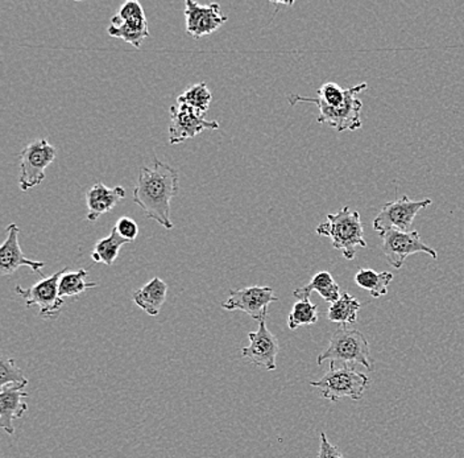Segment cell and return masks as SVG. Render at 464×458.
Segmentation results:
<instances>
[{"mask_svg": "<svg viewBox=\"0 0 464 458\" xmlns=\"http://www.w3.org/2000/svg\"><path fill=\"white\" fill-rule=\"evenodd\" d=\"M380 237L382 239V254L393 268H401L406 258L419 254V252H425L433 259H438V252L422 242L417 230L408 231V233L400 230H388L380 233Z\"/></svg>", "mask_w": 464, "mask_h": 458, "instance_id": "cell-9", "label": "cell"}, {"mask_svg": "<svg viewBox=\"0 0 464 458\" xmlns=\"http://www.w3.org/2000/svg\"><path fill=\"white\" fill-rule=\"evenodd\" d=\"M126 197V190L121 187L107 188L102 182L92 185L86 193V205L89 209L87 219L95 222L102 214L109 213Z\"/></svg>", "mask_w": 464, "mask_h": 458, "instance_id": "cell-15", "label": "cell"}, {"mask_svg": "<svg viewBox=\"0 0 464 458\" xmlns=\"http://www.w3.org/2000/svg\"><path fill=\"white\" fill-rule=\"evenodd\" d=\"M68 267L37 281L31 288H23L22 286H16L14 292L22 296L28 308L31 307H39V316L43 320H54L63 311V298L60 296V279L63 274L68 272Z\"/></svg>", "mask_w": 464, "mask_h": 458, "instance_id": "cell-6", "label": "cell"}, {"mask_svg": "<svg viewBox=\"0 0 464 458\" xmlns=\"http://www.w3.org/2000/svg\"><path fill=\"white\" fill-rule=\"evenodd\" d=\"M249 345L242 350L243 358L266 371L277 367L276 358L280 352L277 337L266 327V321L259 323L256 332L248 333Z\"/></svg>", "mask_w": 464, "mask_h": 458, "instance_id": "cell-12", "label": "cell"}, {"mask_svg": "<svg viewBox=\"0 0 464 458\" xmlns=\"http://www.w3.org/2000/svg\"><path fill=\"white\" fill-rule=\"evenodd\" d=\"M126 239L119 236L116 228H112L111 233L109 237L98 240L95 245L94 250L92 252V259L95 263H103L106 266H112L119 257V251L126 245Z\"/></svg>", "mask_w": 464, "mask_h": 458, "instance_id": "cell-22", "label": "cell"}, {"mask_svg": "<svg viewBox=\"0 0 464 458\" xmlns=\"http://www.w3.org/2000/svg\"><path fill=\"white\" fill-rule=\"evenodd\" d=\"M211 101H213V94L208 90L205 83H197V85L190 86L179 95L177 103L185 104V106L191 107V109L198 110V112L205 114L210 107Z\"/></svg>", "mask_w": 464, "mask_h": 458, "instance_id": "cell-24", "label": "cell"}, {"mask_svg": "<svg viewBox=\"0 0 464 458\" xmlns=\"http://www.w3.org/2000/svg\"><path fill=\"white\" fill-rule=\"evenodd\" d=\"M116 230H118L119 236L126 239L127 242H133L139 236V226L138 223L133 221L130 217H121L115 225Z\"/></svg>", "mask_w": 464, "mask_h": 458, "instance_id": "cell-27", "label": "cell"}, {"mask_svg": "<svg viewBox=\"0 0 464 458\" xmlns=\"http://www.w3.org/2000/svg\"><path fill=\"white\" fill-rule=\"evenodd\" d=\"M5 233H7V238L0 248V272H2L3 277L13 275L20 267H29L32 271L42 275V269L45 266V262L28 259L20 248L19 226L16 223H11L5 229Z\"/></svg>", "mask_w": 464, "mask_h": 458, "instance_id": "cell-14", "label": "cell"}, {"mask_svg": "<svg viewBox=\"0 0 464 458\" xmlns=\"http://www.w3.org/2000/svg\"><path fill=\"white\" fill-rule=\"evenodd\" d=\"M107 32L110 36L124 40L138 49L143 44L144 40L150 37L147 17L129 20H116L115 17H112L111 25Z\"/></svg>", "mask_w": 464, "mask_h": 458, "instance_id": "cell-18", "label": "cell"}, {"mask_svg": "<svg viewBox=\"0 0 464 458\" xmlns=\"http://www.w3.org/2000/svg\"><path fill=\"white\" fill-rule=\"evenodd\" d=\"M431 202L433 201L430 199L414 201L406 196L387 202L382 205V211L373 219V230L379 234L388 230H400L408 233L420 209L430 207Z\"/></svg>", "mask_w": 464, "mask_h": 458, "instance_id": "cell-8", "label": "cell"}, {"mask_svg": "<svg viewBox=\"0 0 464 458\" xmlns=\"http://www.w3.org/2000/svg\"><path fill=\"white\" fill-rule=\"evenodd\" d=\"M87 271L81 268L75 272H66L60 279L61 297H77L90 288H95L97 283H87Z\"/></svg>", "mask_w": 464, "mask_h": 458, "instance_id": "cell-23", "label": "cell"}, {"mask_svg": "<svg viewBox=\"0 0 464 458\" xmlns=\"http://www.w3.org/2000/svg\"><path fill=\"white\" fill-rule=\"evenodd\" d=\"M326 361L362 365L368 370L373 367L370 344L365 336L359 330L343 326L334 333L329 347L318 356V365Z\"/></svg>", "mask_w": 464, "mask_h": 458, "instance_id": "cell-4", "label": "cell"}, {"mask_svg": "<svg viewBox=\"0 0 464 458\" xmlns=\"http://www.w3.org/2000/svg\"><path fill=\"white\" fill-rule=\"evenodd\" d=\"M392 280L393 274L388 271L376 272L373 269L362 268L355 275V283L375 298L388 294V287Z\"/></svg>", "mask_w": 464, "mask_h": 458, "instance_id": "cell-20", "label": "cell"}, {"mask_svg": "<svg viewBox=\"0 0 464 458\" xmlns=\"http://www.w3.org/2000/svg\"><path fill=\"white\" fill-rule=\"evenodd\" d=\"M362 306L355 297L344 292L341 298L336 300L329 307L327 311V318L332 323L341 324L347 326L348 324H355L358 320V312L361 311Z\"/></svg>", "mask_w": 464, "mask_h": 458, "instance_id": "cell-21", "label": "cell"}, {"mask_svg": "<svg viewBox=\"0 0 464 458\" xmlns=\"http://www.w3.org/2000/svg\"><path fill=\"white\" fill-rule=\"evenodd\" d=\"M185 5L187 34L194 39H201L206 34H214L227 22V16L223 14L218 3L202 5L193 0H188Z\"/></svg>", "mask_w": 464, "mask_h": 458, "instance_id": "cell-13", "label": "cell"}, {"mask_svg": "<svg viewBox=\"0 0 464 458\" xmlns=\"http://www.w3.org/2000/svg\"><path fill=\"white\" fill-rule=\"evenodd\" d=\"M318 323V308L309 300H298L288 316V327L295 330L300 326H314Z\"/></svg>", "mask_w": 464, "mask_h": 458, "instance_id": "cell-25", "label": "cell"}, {"mask_svg": "<svg viewBox=\"0 0 464 458\" xmlns=\"http://www.w3.org/2000/svg\"><path fill=\"white\" fill-rule=\"evenodd\" d=\"M28 385V379L25 378L23 371L16 366L14 358L2 356L0 358V390L8 387L24 388Z\"/></svg>", "mask_w": 464, "mask_h": 458, "instance_id": "cell-26", "label": "cell"}, {"mask_svg": "<svg viewBox=\"0 0 464 458\" xmlns=\"http://www.w3.org/2000/svg\"><path fill=\"white\" fill-rule=\"evenodd\" d=\"M56 159V148L45 139L32 141L20 153L19 187L22 192L39 187L45 180V170Z\"/></svg>", "mask_w": 464, "mask_h": 458, "instance_id": "cell-7", "label": "cell"}, {"mask_svg": "<svg viewBox=\"0 0 464 458\" xmlns=\"http://www.w3.org/2000/svg\"><path fill=\"white\" fill-rule=\"evenodd\" d=\"M318 458H344L336 446L327 440L326 434H321V443H319Z\"/></svg>", "mask_w": 464, "mask_h": 458, "instance_id": "cell-29", "label": "cell"}, {"mask_svg": "<svg viewBox=\"0 0 464 458\" xmlns=\"http://www.w3.org/2000/svg\"><path fill=\"white\" fill-rule=\"evenodd\" d=\"M28 394L22 387H8L0 390V427L8 434H14V420L20 419L28 410V404L24 402Z\"/></svg>", "mask_w": 464, "mask_h": 458, "instance_id": "cell-16", "label": "cell"}, {"mask_svg": "<svg viewBox=\"0 0 464 458\" xmlns=\"http://www.w3.org/2000/svg\"><path fill=\"white\" fill-rule=\"evenodd\" d=\"M179 190V173L176 168L156 159L153 167H141L133 190V201L147 219L172 230L170 201Z\"/></svg>", "mask_w": 464, "mask_h": 458, "instance_id": "cell-1", "label": "cell"}, {"mask_svg": "<svg viewBox=\"0 0 464 458\" xmlns=\"http://www.w3.org/2000/svg\"><path fill=\"white\" fill-rule=\"evenodd\" d=\"M368 385H370L368 376L355 367L350 365L335 367L334 362L330 370L319 381L310 382V385L318 388L321 395L330 402H338L344 398L362 399Z\"/></svg>", "mask_w": 464, "mask_h": 458, "instance_id": "cell-5", "label": "cell"}, {"mask_svg": "<svg viewBox=\"0 0 464 458\" xmlns=\"http://www.w3.org/2000/svg\"><path fill=\"white\" fill-rule=\"evenodd\" d=\"M219 129V122L208 121L205 114L185 104L170 107L169 143L179 144L196 138L206 130Z\"/></svg>", "mask_w": 464, "mask_h": 458, "instance_id": "cell-11", "label": "cell"}, {"mask_svg": "<svg viewBox=\"0 0 464 458\" xmlns=\"http://www.w3.org/2000/svg\"><path fill=\"white\" fill-rule=\"evenodd\" d=\"M169 287L160 278H153L138 291L133 292L132 300L141 311L150 317H156L161 312L162 306L167 301Z\"/></svg>", "mask_w": 464, "mask_h": 458, "instance_id": "cell-17", "label": "cell"}, {"mask_svg": "<svg viewBox=\"0 0 464 458\" xmlns=\"http://www.w3.org/2000/svg\"><path fill=\"white\" fill-rule=\"evenodd\" d=\"M277 300L271 287L251 286L231 289L230 297L222 304V308L228 312H245L249 317L261 323L266 321L268 307Z\"/></svg>", "mask_w": 464, "mask_h": 458, "instance_id": "cell-10", "label": "cell"}, {"mask_svg": "<svg viewBox=\"0 0 464 458\" xmlns=\"http://www.w3.org/2000/svg\"><path fill=\"white\" fill-rule=\"evenodd\" d=\"M116 20H129V19H140L145 16L143 7L140 3L135 2V0H130V2L123 3L121 10H119L118 15L112 16Z\"/></svg>", "mask_w": 464, "mask_h": 458, "instance_id": "cell-28", "label": "cell"}, {"mask_svg": "<svg viewBox=\"0 0 464 458\" xmlns=\"http://www.w3.org/2000/svg\"><path fill=\"white\" fill-rule=\"evenodd\" d=\"M318 236L329 237L334 248L343 252L347 260L355 259L356 248H367L359 211L344 207L336 214H327V221L317 228Z\"/></svg>", "mask_w": 464, "mask_h": 458, "instance_id": "cell-3", "label": "cell"}, {"mask_svg": "<svg viewBox=\"0 0 464 458\" xmlns=\"http://www.w3.org/2000/svg\"><path fill=\"white\" fill-rule=\"evenodd\" d=\"M367 88L365 83L348 89H342L338 83H326L317 90V97L290 94L288 102L292 106L297 103H314L319 109L318 123L329 124L339 132H355L362 126V102L358 95Z\"/></svg>", "mask_w": 464, "mask_h": 458, "instance_id": "cell-2", "label": "cell"}, {"mask_svg": "<svg viewBox=\"0 0 464 458\" xmlns=\"http://www.w3.org/2000/svg\"><path fill=\"white\" fill-rule=\"evenodd\" d=\"M314 291L318 292L324 297V300L330 304L335 303L342 296L338 283L334 280L333 275L327 271L318 272L309 284L295 289L293 296L297 300H309L310 295Z\"/></svg>", "mask_w": 464, "mask_h": 458, "instance_id": "cell-19", "label": "cell"}]
</instances>
